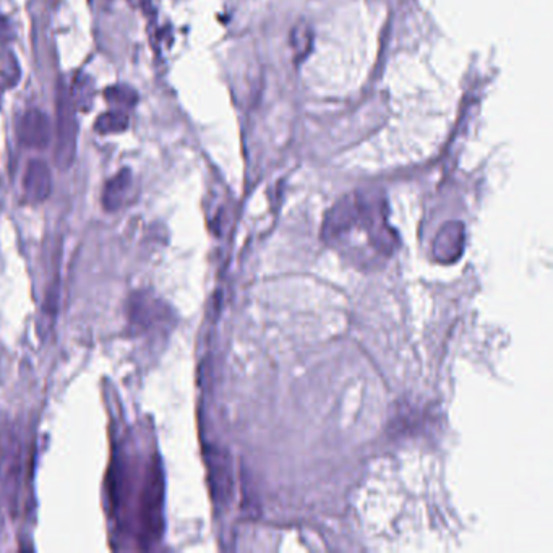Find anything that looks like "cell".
Instances as JSON below:
<instances>
[{"label": "cell", "instance_id": "obj_1", "mask_svg": "<svg viewBox=\"0 0 553 553\" xmlns=\"http://www.w3.org/2000/svg\"><path fill=\"white\" fill-rule=\"evenodd\" d=\"M323 239L361 269L383 266L398 247L385 198L375 193L357 192L339 200L325 217Z\"/></svg>", "mask_w": 553, "mask_h": 553}, {"label": "cell", "instance_id": "obj_2", "mask_svg": "<svg viewBox=\"0 0 553 553\" xmlns=\"http://www.w3.org/2000/svg\"><path fill=\"white\" fill-rule=\"evenodd\" d=\"M54 130V158L59 169H69L77 154L78 120L77 107L70 98V89L65 84L57 88V106H55Z\"/></svg>", "mask_w": 553, "mask_h": 553}, {"label": "cell", "instance_id": "obj_3", "mask_svg": "<svg viewBox=\"0 0 553 553\" xmlns=\"http://www.w3.org/2000/svg\"><path fill=\"white\" fill-rule=\"evenodd\" d=\"M143 534H141V543L143 547H148L149 542H154V538L161 536L163 531V477H161V467L158 462H153L149 469L148 482H146L143 491Z\"/></svg>", "mask_w": 553, "mask_h": 553}, {"label": "cell", "instance_id": "obj_4", "mask_svg": "<svg viewBox=\"0 0 553 553\" xmlns=\"http://www.w3.org/2000/svg\"><path fill=\"white\" fill-rule=\"evenodd\" d=\"M18 141L26 148L44 149L52 140V124L49 116L39 109L25 112L17 125Z\"/></svg>", "mask_w": 553, "mask_h": 553}, {"label": "cell", "instance_id": "obj_5", "mask_svg": "<svg viewBox=\"0 0 553 553\" xmlns=\"http://www.w3.org/2000/svg\"><path fill=\"white\" fill-rule=\"evenodd\" d=\"M208 474L212 498L216 503H228L233 490V477H230V461L224 451L217 448L206 450Z\"/></svg>", "mask_w": 553, "mask_h": 553}, {"label": "cell", "instance_id": "obj_6", "mask_svg": "<svg viewBox=\"0 0 553 553\" xmlns=\"http://www.w3.org/2000/svg\"><path fill=\"white\" fill-rule=\"evenodd\" d=\"M23 190L30 201L39 203L44 201L51 195L52 190V177L51 169L44 161L33 159L26 165L25 177H23Z\"/></svg>", "mask_w": 553, "mask_h": 553}, {"label": "cell", "instance_id": "obj_7", "mask_svg": "<svg viewBox=\"0 0 553 553\" xmlns=\"http://www.w3.org/2000/svg\"><path fill=\"white\" fill-rule=\"evenodd\" d=\"M132 182H134V177H132L130 169H122L114 177L109 179L102 192L104 210L117 211L119 208H122L127 197H129Z\"/></svg>", "mask_w": 553, "mask_h": 553}, {"label": "cell", "instance_id": "obj_8", "mask_svg": "<svg viewBox=\"0 0 553 553\" xmlns=\"http://www.w3.org/2000/svg\"><path fill=\"white\" fill-rule=\"evenodd\" d=\"M129 129V116L125 111L120 109H112V111L104 112L94 122V130L99 135H114L122 134Z\"/></svg>", "mask_w": 553, "mask_h": 553}, {"label": "cell", "instance_id": "obj_9", "mask_svg": "<svg viewBox=\"0 0 553 553\" xmlns=\"http://www.w3.org/2000/svg\"><path fill=\"white\" fill-rule=\"evenodd\" d=\"M289 41L297 62L304 60L311 51V44H314V33H311L310 25H307L305 21L297 23L291 30Z\"/></svg>", "mask_w": 553, "mask_h": 553}, {"label": "cell", "instance_id": "obj_10", "mask_svg": "<svg viewBox=\"0 0 553 553\" xmlns=\"http://www.w3.org/2000/svg\"><path fill=\"white\" fill-rule=\"evenodd\" d=\"M104 98L107 99L111 106L120 109V111L135 107L136 101H138V94H136L135 89L125 87V84H116V87L107 88L106 93H104Z\"/></svg>", "mask_w": 553, "mask_h": 553}, {"label": "cell", "instance_id": "obj_11", "mask_svg": "<svg viewBox=\"0 0 553 553\" xmlns=\"http://www.w3.org/2000/svg\"><path fill=\"white\" fill-rule=\"evenodd\" d=\"M70 98L75 104V107L83 109L87 111L88 104L91 102L93 99V84L91 80L88 77H78L75 80L72 89H70Z\"/></svg>", "mask_w": 553, "mask_h": 553}, {"label": "cell", "instance_id": "obj_12", "mask_svg": "<svg viewBox=\"0 0 553 553\" xmlns=\"http://www.w3.org/2000/svg\"><path fill=\"white\" fill-rule=\"evenodd\" d=\"M12 37H13V28L10 20H8L7 17L0 15V46L10 42Z\"/></svg>", "mask_w": 553, "mask_h": 553}]
</instances>
